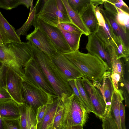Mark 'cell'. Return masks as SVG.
<instances>
[{"label":"cell","mask_w":129,"mask_h":129,"mask_svg":"<svg viewBox=\"0 0 129 129\" xmlns=\"http://www.w3.org/2000/svg\"><path fill=\"white\" fill-rule=\"evenodd\" d=\"M31 44L32 57L38 63L57 95L62 100L70 96L73 93V91L55 64L48 55Z\"/></svg>","instance_id":"6da1fadb"},{"label":"cell","mask_w":129,"mask_h":129,"mask_svg":"<svg viewBox=\"0 0 129 129\" xmlns=\"http://www.w3.org/2000/svg\"><path fill=\"white\" fill-rule=\"evenodd\" d=\"M32 57V46L29 41L0 45V62L11 69L22 79L23 67Z\"/></svg>","instance_id":"7a4b0ae2"},{"label":"cell","mask_w":129,"mask_h":129,"mask_svg":"<svg viewBox=\"0 0 129 129\" xmlns=\"http://www.w3.org/2000/svg\"><path fill=\"white\" fill-rule=\"evenodd\" d=\"M63 54L79 69L85 77L94 84L105 73L110 70L107 64L97 57L78 50Z\"/></svg>","instance_id":"3957f363"},{"label":"cell","mask_w":129,"mask_h":129,"mask_svg":"<svg viewBox=\"0 0 129 129\" xmlns=\"http://www.w3.org/2000/svg\"><path fill=\"white\" fill-rule=\"evenodd\" d=\"M62 101L63 129H69L77 125L83 126L87 120V113L76 99L74 93Z\"/></svg>","instance_id":"277c9868"},{"label":"cell","mask_w":129,"mask_h":129,"mask_svg":"<svg viewBox=\"0 0 129 129\" xmlns=\"http://www.w3.org/2000/svg\"><path fill=\"white\" fill-rule=\"evenodd\" d=\"M23 69V80L41 88L51 95H57L38 63L33 57L26 63Z\"/></svg>","instance_id":"5b68a950"},{"label":"cell","mask_w":129,"mask_h":129,"mask_svg":"<svg viewBox=\"0 0 129 129\" xmlns=\"http://www.w3.org/2000/svg\"><path fill=\"white\" fill-rule=\"evenodd\" d=\"M21 92L25 103L36 113L37 109L47 103L51 95L44 90L24 80L21 83Z\"/></svg>","instance_id":"8992f818"},{"label":"cell","mask_w":129,"mask_h":129,"mask_svg":"<svg viewBox=\"0 0 129 129\" xmlns=\"http://www.w3.org/2000/svg\"><path fill=\"white\" fill-rule=\"evenodd\" d=\"M43 1L42 7L36 14L37 17L54 26H57L61 23L73 25L68 15L64 14L60 10L56 0Z\"/></svg>","instance_id":"52a82bcc"},{"label":"cell","mask_w":129,"mask_h":129,"mask_svg":"<svg viewBox=\"0 0 129 129\" xmlns=\"http://www.w3.org/2000/svg\"><path fill=\"white\" fill-rule=\"evenodd\" d=\"M35 26L38 27L49 38L57 51L62 54L71 52L60 30L36 17Z\"/></svg>","instance_id":"ba28073f"},{"label":"cell","mask_w":129,"mask_h":129,"mask_svg":"<svg viewBox=\"0 0 129 129\" xmlns=\"http://www.w3.org/2000/svg\"><path fill=\"white\" fill-rule=\"evenodd\" d=\"M82 85L91 101L93 113L102 119L106 115L107 110L106 103L98 88L85 77L80 78Z\"/></svg>","instance_id":"9c48e42d"},{"label":"cell","mask_w":129,"mask_h":129,"mask_svg":"<svg viewBox=\"0 0 129 129\" xmlns=\"http://www.w3.org/2000/svg\"><path fill=\"white\" fill-rule=\"evenodd\" d=\"M26 39L46 54L51 59L58 52L49 38L38 27L27 35Z\"/></svg>","instance_id":"30bf717a"},{"label":"cell","mask_w":129,"mask_h":129,"mask_svg":"<svg viewBox=\"0 0 129 129\" xmlns=\"http://www.w3.org/2000/svg\"><path fill=\"white\" fill-rule=\"evenodd\" d=\"M51 59L67 82L85 77L78 68L63 54L58 52Z\"/></svg>","instance_id":"8fae6325"},{"label":"cell","mask_w":129,"mask_h":129,"mask_svg":"<svg viewBox=\"0 0 129 129\" xmlns=\"http://www.w3.org/2000/svg\"><path fill=\"white\" fill-rule=\"evenodd\" d=\"M88 38L85 48L88 53L103 61L112 72L110 54L108 49L95 33L90 34Z\"/></svg>","instance_id":"7c38bea8"},{"label":"cell","mask_w":129,"mask_h":129,"mask_svg":"<svg viewBox=\"0 0 129 129\" xmlns=\"http://www.w3.org/2000/svg\"><path fill=\"white\" fill-rule=\"evenodd\" d=\"M22 79L10 68L8 67L6 88L13 100L19 105L25 103L21 92Z\"/></svg>","instance_id":"4fadbf2b"},{"label":"cell","mask_w":129,"mask_h":129,"mask_svg":"<svg viewBox=\"0 0 129 129\" xmlns=\"http://www.w3.org/2000/svg\"><path fill=\"white\" fill-rule=\"evenodd\" d=\"M112 72H106L100 80L93 84L98 89L103 97L107 107V112L110 108L111 98L114 90L110 77Z\"/></svg>","instance_id":"5bb4252c"},{"label":"cell","mask_w":129,"mask_h":129,"mask_svg":"<svg viewBox=\"0 0 129 129\" xmlns=\"http://www.w3.org/2000/svg\"><path fill=\"white\" fill-rule=\"evenodd\" d=\"M61 100L57 95H52L45 114L41 121L37 123V129H48L51 125Z\"/></svg>","instance_id":"9a60e30c"},{"label":"cell","mask_w":129,"mask_h":129,"mask_svg":"<svg viewBox=\"0 0 129 129\" xmlns=\"http://www.w3.org/2000/svg\"><path fill=\"white\" fill-rule=\"evenodd\" d=\"M99 7L100 11L103 16L106 22L116 35L122 39L127 47L129 48V33L125 31L116 22L114 16L103 8L102 5Z\"/></svg>","instance_id":"2e32d148"},{"label":"cell","mask_w":129,"mask_h":129,"mask_svg":"<svg viewBox=\"0 0 129 129\" xmlns=\"http://www.w3.org/2000/svg\"><path fill=\"white\" fill-rule=\"evenodd\" d=\"M0 33L4 44L11 43H21L15 29L3 16L0 11Z\"/></svg>","instance_id":"e0dca14e"},{"label":"cell","mask_w":129,"mask_h":129,"mask_svg":"<svg viewBox=\"0 0 129 129\" xmlns=\"http://www.w3.org/2000/svg\"><path fill=\"white\" fill-rule=\"evenodd\" d=\"M19 106L21 129H30L32 125L37 124L36 113L34 110L25 103Z\"/></svg>","instance_id":"ac0fdd59"},{"label":"cell","mask_w":129,"mask_h":129,"mask_svg":"<svg viewBox=\"0 0 129 129\" xmlns=\"http://www.w3.org/2000/svg\"><path fill=\"white\" fill-rule=\"evenodd\" d=\"M0 115L3 118L19 119V106L13 100L0 102Z\"/></svg>","instance_id":"d6986e66"},{"label":"cell","mask_w":129,"mask_h":129,"mask_svg":"<svg viewBox=\"0 0 129 129\" xmlns=\"http://www.w3.org/2000/svg\"><path fill=\"white\" fill-rule=\"evenodd\" d=\"M123 97L122 90H114L111 98L110 108L107 112L109 113L114 118L119 129H122L120 120V103L124 100Z\"/></svg>","instance_id":"ffe728a7"},{"label":"cell","mask_w":129,"mask_h":129,"mask_svg":"<svg viewBox=\"0 0 129 129\" xmlns=\"http://www.w3.org/2000/svg\"><path fill=\"white\" fill-rule=\"evenodd\" d=\"M94 8L91 4L88 8L81 16L90 34L95 33L99 26L95 12Z\"/></svg>","instance_id":"44dd1931"},{"label":"cell","mask_w":129,"mask_h":129,"mask_svg":"<svg viewBox=\"0 0 129 129\" xmlns=\"http://www.w3.org/2000/svg\"><path fill=\"white\" fill-rule=\"evenodd\" d=\"M40 0H37L34 6L33 1L32 0L29 15L26 21L19 28L16 30V32L18 36L20 37L21 35L26 36L27 32L31 28L32 25L34 27L36 17V14L39 6Z\"/></svg>","instance_id":"7402d4cb"},{"label":"cell","mask_w":129,"mask_h":129,"mask_svg":"<svg viewBox=\"0 0 129 129\" xmlns=\"http://www.w3.org/2000/svg\"><path fill=\"white\" fill-rule=\"evenodd\" d=\"M73 25L86 36L89 32L84 24L81 15L74 11L69 5L67 0H62Z\"/></svg>","instance_id":"603a6c76"},{"label":"cell","mask_w":129,"mask_h":129,"mask_svg":"<svg viewBox=\"0 0 129 129\" xmlns=\"http://www.w3.org/2000/svg\"><path fill=\"white\" fill-rule=\"evenodd\" d=\"M112 38L116 46L115 52L117 59L124 58L126 61H128L129 48L127 47L121 38L116 35L113 32L112 34Z\"/></svg>","instance_id":"cb8c5ba5"},{"label":"cell","mask_w":129,"mask_h":129,"mask_svg":"<svg viewBox=\"0 0 129 129\" xmlns=\"http://www.w3.org/2000/svg\"><path fill=\"white\" fill-rule=\"evenodd\" d=\"M57 27L60 30L72 52L79 50L80 42L82 33H71L64 31L58 24Z\"/></svg>","instance_id":"d4e9b609"},{"label":"cell","mask_w":129,"mask_h":129,"mask_svg":"<svg viewBox=\"0 0 129 129\" xmlns=\"http://www.w3.org/2000/svg\"><path fill=\"white\" fill-rule=\"evenodd\" d=\"M72 9L80 15L88 9L90 5V0H67Z\"/></svg>","instance_id":"484cf974"},{"label":"cell","mask_w":129,"mask_h":129,"mask_svg":"<svg viewBox=\"0 0 129 129\" xmlns=\"http://www.w3.org/2000/svg\"><path fill=\"white\" fill-rule=\"evenodd\" d=\"M80 78L74 80L76 86L84 102L87 113H93V109L91 101L86 90L83 86Z\"/></svg>","instance_id":"4316f807"},{"label":"cell","mask_w":129,"mask_h":129,"mask_svg":"<svg viewBox=\"0 0 129 129\" xmlns=\"http://www.w3.org/2000/svg\"><path fill=\"white\" fill-rule=\"evenodd\" d=\"M115 20L126 32L129 33V14L122 10L114 16Z\"/></svg>","instance_id":"83f0119b"},{"label":"cell","mask_w":129,"mask_h":129,"mask_svg":"<svg viewBox=\"0 0 129 129\" xmlns=\"http://www.w3.org/2000/svg\"><path fill=\"white\" fill-rule=\"evenodd\" d=\"M63 106L62 101L59 106L51 126L53 129H63L62 117Z\"/></svg>","instance_id":"f1b7e54d"},{"label":"cell","mask_w":129,"mask_h":129,"mask_svg":"<svg viewBox=\"0 0 129 129\" xmlns=\"http://www.w3.org/2000/svg\"><path fill=\"white\" fill-rule=\"evenodd\" d=\"M101 119L103 129H119L115 120L109 113L107 112Z\"/></svg>","instance_id":"f546056e"},{"label":"cell","mask_w":129,"mask_h":129,"mask_svg":"<svg viewBox=\"0 0 129 129\" xmlns=\"http://www.w3.org/2000/svg\"><path fill=\"white\" fill-rule=\"evenodd\" d=\"M112 73H116L119 74L121 78L124 80V71L123 63L120 59L114 58L111 59Z\"/></svg>","instance_id":"4dcf8cb0"},{"label":"cell","mask_w":129,"mask_h":129,"mask_svg":"<svg viewBox=\"0 0 129 129\" xmlns=\"http://www.w3.org/2000/svg\"><path fill=\"white\" fill-rule=\"evenodd\" d=\"M2 119L4 129H21L19 119Z\"/></svg>","instance_id":"1f68e13d"},{"label":"cell","mask_w":129,"mask_h":129,"mask_svg":"<svg viewBox=\"0 0 129 129\" xmlns=\"http://www.w3.org/2000/svg\"><path fill=\"white\" fill-rule=\"evenodd\" d=\"M103 5L105 10L114 16H116L123 10L115 6L109 0H104Z\"/></svg>","instance_id":"d6a6232c"},{"label":"cell","mask_w":129,"mask_h":129,"mask_svg":"<svg viewBox=\"0 0 129 129\" xmlns=\"http://www.w3.org/2000/svg\"><path fill=\"white\" fill-rule=\"evenodd\" d=\"M19 5L18 0H0V8L6 10H10Z\"/></svg>","instance_id":"836d02e7"},{"label":"cell","mask_w":129,"mask_h":129,"mask_svg":"<svg viewBox=\"0 0 129 129\" xmlns=\"http://www.w3.org/2000/svg\"><path fill=\"white\" fill-rule=\"evenodd\" d=\"M7 68V67L0 62V88H5L7 89L6 79Z\"/></svg>","instance_id":"e575fe53"},{"label":"cell","mask_w":129,"mask_h":129,"mask_svg":"<svg viewBox=\"0 0 129 129\" xmlns=\"http://www.w3.org/2000/svg\"><path fill=\"white\" fill-rule=\"evenodd\" d=\"M50 98L46 103L39 107L36 110V117L37 123L41 121L45 114L49 103Z\"/></svg>","instance_id":"d590c367"},{"label":"cell","mask_w":129,"mask_h":129,"mask_svg":"<svg viewBox=\"0 0 129 129\" xmlns=\"http://www.w3.org/2000/svg\"><path fill=\"white\" fill-rule=\"evenodd\" d=\"M58 24L62 29L66 31L71 33L83 34L80 30L72 24L64 23Z\"/></svg>","instance_id":"8d00e7d4"},{"label":"cell","mask_w":129,"mask_h":129,"mask_svg":"<svg viewBox=\"0 0 129 129\" xmlns=\"http://www.w3.org/2000/svg\"><path fill=\"white\" fill-rule=\"evenodd\" d=\"M110 77L114 90H118V82L123 81L124 80H123L121 78L119 74L116 73H112Z\"/></svg>","instance_id":"74e56055"},{"label":"cell","mask_w":129,"mask_h":129,"mask_svg":"<svg viewBox=\"0 0 129 129\" xmlns=\"http://www.w3.org/2000/svg\"><path fill=\"white\" fill-rule=\"evenodd\" d=\"M125 107L122 102H121L120 106V117L121 125L122 129H126L125 124Z\"/></svg>","instance_id":"f35d334b"},{"label":"cell","mask_w":129,"mask_h":129,"mask_svg":"<svg viewBox=\"0 0 129 129\" xmlns=\"http://www.w3.org/2000/svg\"><path fill=\"white\" fill-rule=\"evenodd\" d=\"M13 100L7 89L5 88H0V102Z\"/></svg>","instance_id":"ab89813d"},{"label":"cell","mask_w":129,"mask_h":129,"mask_svg":"<svg viewBox=\"0 0 129 129\" xmlns=\"http://www.w3.org/2000/svg\"><path fill=\"white\" fill-rule=\"evenodd\" d=\"M95 12L99 26L102 27L104 26L106 24V21L100 11L99 7L97 6L95 8Z\"/></svg>","instance_id":"60d3db41"},{"label":"cell","mask_w":129,"mask_h":129,"mask_svg":"<svg viewBox=\"0 0 129 129\" xmlns=\"http://www.w3.org/2000/svg\"><path fill=\"white\" fill-rule=\"evenodd\" d=\"M19 4L25 5L28 9L30 7L32 0H18Z\"/></svg>","instance_id":"b9f144b4"},{"label":"cell","mask_w":129,"mask_h":129,"mask_svg":"<svg viewBox=\"0 0 129 129\" xmlns=\"http://www.w3.org/2000/svg\"><path fill=\"white\" fill-rule=\"evenodd\" d=\"M104 2V0H90L91 4L95 8L99 4H103Z\"/></svg>","instance_id":"7bdbcfd3"},{"label":"cell","mask_w":129,"mask_h":129,"mask_svg":"<svg viewBox=\"0 0 129 129\" xmlns=\"http://www.w3.org/2000/svg\"><path fill=\"white\" fill-rule=\"evenodd\" d=\"M124 83H123L124 87L126 91L129 92V82L128 81L124 80Z\"/></svg>","instance_id":"ee69618b"},{"label":"cell","mask_w":129,"mask_h":129,"mask_svg":"<svg viewBox=\"0 0 129 129\" xmlns=\"http://www.w3.org/2000/svg\"><path fill=\"white\" fill-rule=\"evenodd\" d=\"M83 126L82 125H74L72 126L69 129H83Z\"/></svg>","instance_id":"f6af8a7d"},{"label":"cell","mask_w":129,"mask_h":129,"mask_svg":"<svg viewBox=\"0 0 129 129\" xmlns=\"http://www.w3.org/2000/svg\"><path fill=\"white\" fill-rule=\"evenodd\" d=\"M0 129H4L3 119L0 115Z\"/></svg>","instance_id":"bcb514c9"},{"label":"cell","mask_w":129,"mask_h":129,"mask_svg":"<svg viewBox=\"0 0 129 129\" xmlns=\"http://www.w3.org/2000/svg\"><path fill=\"white\" fill-rule=\"evenodd\" d=\"M37 124L32 125L30 129H37Z\"/></svg>","instance_id":"7dc6e473"},{"label":"cell","mask_w":129,"mask_h":129,"mask_svg":"<svg viewBox=\"0 0 129 129\" xmlns=\"http://www.w3.org/2000/svg\"><path fill=\"white\" fill-rule=\"evenodd\" d=\"M4 44L2 40V38L0 33V45Z\"/></svg>","instance_id":"c3c4849f"},{"label":"cell","mask_w":129,"mask_h":129,"mask_svg":"<svg viewBox=\"0 0 129 129\" xmlns=\"http://www.w3.org/2000/svg\"><path fill=\"white\" fill-rule=\"evenodd\" d=\"M48 129H53L51 126H50L48 128Z\"/></svg>","instance_id":"681fc988"},{"label":"cell","mask_w":129,"mask_h":129,"mask_svg":"<svg viewBox=\"0 0 129 129\" xmlns=\"http://www.w3.org/2000/svg\"></svg>","instance_id":"f907efd6"}]
</instances>
